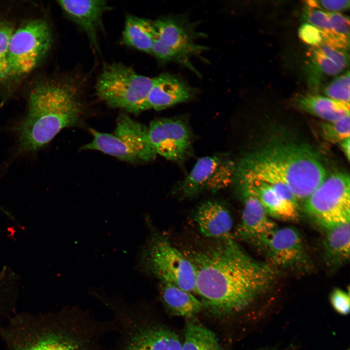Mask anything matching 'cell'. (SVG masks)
I'll return each instance as SVG.
<instances>
[{"label":"cell","mask_w":350,"mask_h":350,"mask_svg":"<svg viewBox=\"0 0 350 350\" xmlns=\"http://www.w3.org/2000/svg\"><path fill=\"white\" fill-rule=\"evenodd\" d=\"M195 272V293L204 307L218 316L234 314L265 292L278 276L270 264L257 262L233 236L206 249L186 252Z\"/></svg>","instance_id":"obj_1"},{"label":"cell","mask_w":350,"mask_h":350,"mask_svg":"<svg viewBox=\"0 0 350 350\" xmlns=\"http://www.w3.org/2000/svg\"><path fill=\"white\" fill-rule=\"evenodd\" d=\"M103 326L85 311L17 312L0 326L5 350H99Z\"/></svg>","instance_id":"obj_2"},{"label":"cell","mask_w":350,"mask_h":350,"mask_svg":"<svg viewBox=\"0 0 350 350\" xmlns=\"http://www.w3.org/2000/svg\"><path fill=\"white\" fill-rule=\"evenodd\" d=\"M79 89L70 82L45 83L30 93L28 109L16 127V155L42 148L64 128L76 124L81 114Z\"/></svg>","instance_id":"obj_3"},{"label":"cell","mask_w":350,"mask_h":350,"mask_svg":"<svg viewBox=\"0 0 350 350\" xmlns=\"http://www.w3.org/2000/svg\"><path fill=\"white\" fill-rule=\"evenodd\" d=\"M236 175L287 186L298 199L305 200L326 178L325 169L311 150L279 143L245 156Z\"/></svg>","instance_id":"obj_4"},{"label":"cell","mask_w":350,"mask_h":350,"mask_svg":"<svg viewBox=\"0 0 350 350\" xmlns=\"http://www.w3.org/2000/svg\"><path fill=\"white\" fill-rule=\"evenodd\" d=\"M90 131L93 139L82 150L99 151L132 163L150 161L157 155L149 140L148 128L126 114L119 115L112 133Z\"/></svg>","instance_id":"obj_5"},{"label":"cell","mask_w":350,"mask_h":350,"mask_svg":"<svg viewBox=\"0 0 350 350\" xmlns=\"http://www.w3.org/2000/svg\"><path fill=\"white\" fill-rule=\"evenodd\" d=\"M153 82L149 77L120 63L104 67L97 78V96L109 106L137 114L145 110V104Z\"/></svg>","instance_id":"obj_6"},{"label":"cell","mask_w":350,"mask_h":350,"mask_svg":"<svg viewBox=\"0 0 350 350\" xmlns=\"http://www.w3.org/2000/svg\"><path fill=\"white\" fill-rule=\"evenodd\" d=\"M115 326L119 332L117 350H180L179 336L167 327L143 320L136 307L113 305Z\"/></svg>","instance_id":"obj_7"},{"label":"cell","mask_w":350,"mask_h":350,"mask_svg":"<svg viewBox=\"0 0 350 350\" xmlns=\"http://www.w3.org/2000/svg\"><path fill=\"white\" fill-rule=\"evenodd\" d=\"M142 262L144 268L161 283L170 284L195 293L194 267L167 237L158 233L151 237L143 250Z\"/></svg>","instance_id":"obj_8"},{"label":"cell","mask_w":350,"mask_h":350,"mask_svg":"<svg viewBox=\"0 0 350 350\" xmlns=\"http://www.w3.org/2000/svg\"><path fill=\"white\" fill-rule=\"evenodd\" d=\"M52 34L48 24L36 19L15 31L6 57L8 76L21 75L32 70L49 50Z\"/></svg>","instance_id":"obj_9"},{"label":"cell","mask_w":350,"mask_h":350,"mask_svg":"<svg viewBox=\"0 0 350 350\" xmlns=\"http://www.w3.org/2000/svg\"><path fill=\"white\" fill-rule=\"evenodd\" d=\"M350 176L336 172L305 200L304 209L320 224L350 218Z\"/></svg>","instance_id":"obj_10"},{"label":"cell","mask_w":350,"mask_h":350,"mask_svg":"<svg viewBox=\"0 0 350 350\" xmlns=\"http://www.w3.org/2000/svg\"><path fill=\"white\" fill-rule=\"evenodd\" d=\"M237 164L226 155L202 157L175 191L181 198L193 197L204 192H216L234 183Z\"/></svg>","instance_id":"obj_11"},{"label":"cell","mask_w":350,"mask_h":350,"mask_svg":"<svg viewBox=\"0 0 350 350\" xmlns=\"http://www.w3.org/2000/svg\"><path fill=\"white\" fill-rule=\"evenodd\" d=\"M276 269L307 271L311 262L299 231L292 226L278 227L260 238L254 245Z\"/></svg>","instance_id":"obj_12"},{"label":"cell","mask_w":350,"mask_h":350,"mask_svg":"<svg viewBox=\"0 0 350 350\" xmlns=\"http://www.w3.org/2000/svg\"><path fill=\"white\" fill-rule=\"evenodd\" d=\"M148 136L157 154L174 161H181L190 155L192 136L190 129L182 120L160 118L152 121Z\"/></svg>","instance_id":"obj_13"},{"label":"cell","mask_w":350,"mask_h":350,"mask_svg":"<svg viewBox=\"0 0 350 350\" xmlns=\"http://www.w3.org/2000/svg\"><path fill=\"white\" fill-rule=\"evenodd\" d=\"M153 23L157 38L186 58L191 59L207 50L196 42L203 34L197 32L195 23L186 16H166Z\"/></svg>","instance_id":"obj_14"},{"label":"cell","mask_w":350,"mask_h":350,"mask_svg":"<svg viewBox=\"0 0 350 350\" xmlns=\"http://www.w3.org/2000/svg\"><path fill=\"white\" fill-rule=\"evenodd\" d=\"M234 183L237 187L243 188L254 194L269 216L287 221L296 220L298 218V205L290 202L280 191L276 184L236 175Z\"/></svg>","instance_id":"obj_15"},{"label":"cell","mask_w":350,"mask_h":350,"mask_svg":"<svg viewBox=\"0 0 350 350\" xmlns=\"http://www.w3.org/2000/svg\"><path fill=\"white\" fill-rule=\"evenodd\" d=\"M244 202L241 221L235 232L239 240L254 245L259 239L277 227L259 199L238 187Z\"/></svg>","instance_id":"obj_16"},{"label":"cell","mask_w":350,"mask_h":350,"mask_svg":"<svg viewBox=\"0 0 350 350\" xmlns=\"http://www.w3.org/2000/svg\"><path fill=\"white\" fill-rule=\"evenodd\" d=\"M196 90L176 75L163 73L153 77L145 104V110H160L187 101Z\"/></svg>","instance_id":"obj_17"},{"label":"cell","mask_w":350,"mask_h":350,"mask_svg":"<svg viewBox=\"0 0 350 350\" xmlns=\"http://www.w3.org/2000/svg\"><path fill=\"white\" fill-rule=\"evenodd\" d=\"M59 4L67 16L88 36L99 49L97 31L104 14L111 7L102 0H60Z\"/></svg>","instance_id":"obj_18"},{"label":"cell","mask_w":350,"mask_h":350,"mask_svg":"<svg viewBox=\"0 0 350 350\" xmlns=\"http://www.w3.org/2000/svg\"><path fill=\"white\" fill-rule=\"evenodd\" d=\"M194 220L206 237L219 240L232 236L231 217L221 202L209 200L202 203L195 212Z\"/></svg>","instance_id":"obj_19"},{"label":"cell","mask_w":350,"mask_h":350,"mask_svg":"<svg viewBox=\"0 0 350 350\" xmlns=\"http://www.w3.org/2000/svg\"><path fill=\"white\" fill-rule=\"evenodd\" d=\"M350 219L321 225L325 229L324 258L331 267H338L350 257Z\"/></svg>","instance_id":"obj_20"},{"label":"cell","mask_w":350,"mask_h":350,"mask_svg":"<svg viewBox=\"0 0 350 350\" xmlns=\"http://www.w3.org/2000/svg\"><path fill=\"white\" fill-rule=\"evenodd\" d=\"M160 288L163 305L172 315L193 318L204 307L202 301L193 293L168 283H161Z\"/></svg>","instance_id":"obj_21"},{"label":"cell","mask_w":350,"mask_h":350,"mask_svg":"<svg viewBox=\"0 0 350 350\" xmlns=\"http://www.w3.org/2000/svg\"><path fill=\"white\" fill-rule=\"evenodd\" d=\"M156 37L153 21L133 15L126 16L122 34V41L124 44L152 54Z\"/></svg>","instance_id":"obj_22"},{"label":"cell","mask_w":350,"mask_h":350,"mask_svg":"<svg viewBox=\"0 0 350 350\" xmlns=\"http://www.w3.org/2000/svg\"><path fill=\"white\" fill-rule=\"evenodd\" d=\"M298 107L326 122H333L350 116V105L317 94H306L296 99Z\"/></svg>","instance_id":"obj_23"},{"label":"cell","mask_w":350,"mask_h":350,"mask_svg":"<svg viewBox=\"0 0 350 350\" xmlns=\"http://www.w3.org/2000/svg\"><path fill=\"white\" fill-rule=\"evenodd\" d=\"M180 350H225L215 333L193 317L185 323Z\"/></svg>","instance_id":"obj_24"},{"label":"cell","mask_w":350,"mask_h":350,"mask_svg":"<svg viewBox=\"0 0 350 350\" xmlns=\"http://www.w3.org/2000/svg\"><path fill=\"white\" fill-rule=\"evenodd\" d=\"M309 55L320 70L330 75L340 73L349 63L346 50L332 47L324 42L312 48Z\"/></svg>","instance_id":"obj_25"},{"label":"cell","mask_w":350,"mask_h":350,"mask_svg":"<svg viewBox=\"0 0 350 350\" xmlns=\"http://www.w3.org/2000/svg\"><path fill=\"white\" fill-rule=\"evenodd\" d=\"M19 281L8 267L0 272V326L17 312Z\"/></svg>","instance_id":"obj_26"},{"label":"cell","mask_w":350,"mask_h":350,"mask_svg":"<svg viewBox=\"0 0 350 350\" xmlns=\"http://www.w3.org/2000/svg\"><path fill=\"white\" fill-rule=\"evenodd\" d=\"M319 127L325 140L332 143H339L350 138V116L335 121L321 122Z\"/></svg>","instance_id":"obj_27"},{"label":"cell","mask_w":350,"mask_h":350,"mask_svg":"<svg viewBox=\"0 0 350 350\" xmlns=\"http://www.w3.org/2000/svg\"><path fill=\"white\" fill-rule=\"evenodd\" d=\"M330 98L350 105V73L348 71L329 83L324 89Z\"/></svg>","instance_id":"obj_28"},{"label":"cell","mask_w":350,"mask_h":350,"mask_svg":"<svg viewBox=\"0 0 350 350\" xmlns=\"http://www.w3.org/2000/svg\"><path fill=\"white\" fill-rule=\"evenodd\" d=\"M303 18L309 24L320 31L323 41L331 39L332 33L328 12L306 7L303 13Z\"/></svg>","instance_id":"obj_29"},{"label":"cell","mask_w":350,"mask_h":350,"mask_svg":"<svg viewBox=\"0 0 350 350\" xmlns=\"http://www.w3.org/2000/svg\"><path fill=\"white\" fill-rule=\"evenodd\" d=\"M298 35L304 43L314 47L318 46L323 42L320 31L308 23H303L299 27Z\"/></svg>","instance_id":"obj_30"},{"label":"cell","mask_w":350,"mask_h":350,"mask_svg":"<svg viewBox=\"0 0 350 350\" xmlns=\"http://www.w3.org/2000/svg\"><path fill=\"white\" fill-rule=\"evenodd\" d=\"M306 7L310 8H321L332 12L347 10L350 7L349 0H310L305 1Z\"/></svg>","instance_id":"obj_31"},{"label":"cell","mask_w":350,"mask_h":350,"mask_svg":"<svg viewBox=\"0 0 350 350\" xmlns=\"http://www.w3.org/2000/svg\"><path fill=\"white\" fill-rule=\"evenodd\" d=\"M330 300L334 310L341 315H347L350 312V294L341 289H335L331 294Z\"/></svg>","instance_id":"obj_32"},{"label":"cell","mask_w":350,"mask_h":350,"mask_svg":"<svg viewBox=\"0 0 350 350\" xmlns=\"http://www.w3.org/2000/svg\"><path fill=\"white\" fill-rule=\"evenodd\" d=\"M9 24L0 23V58L6 59L10 41L14 32Z\"/></svg>","instance_id":"obj_33"},{"label":"cell","mask_w":350,"mask_h":350,"mask_svg":"<svg viewBox=\"0 0 350 350\" xmlns=\"http://www.w3.org/2000/svg\"><path fill=\"white\" fill-rule=\"evenodd\" d=\"M8 76V67L6 59L0 58V81Z\"/></svg>","instance_id":"obj_34"},{"label":"cell","mask_w":350,"mask_h":350,"mask_svg":"<svg viewBox=\"0 0 350 350\" xmlns=\"http://www.w3.org/2000/svg\"><path fill=\"white\" fill-rule=\"evenodd\" d=\"M340 147L345 154L348 160L350 159V138H348L339 142Z\"/></svg>","instance_id":"obj_35"}]
</instances>
